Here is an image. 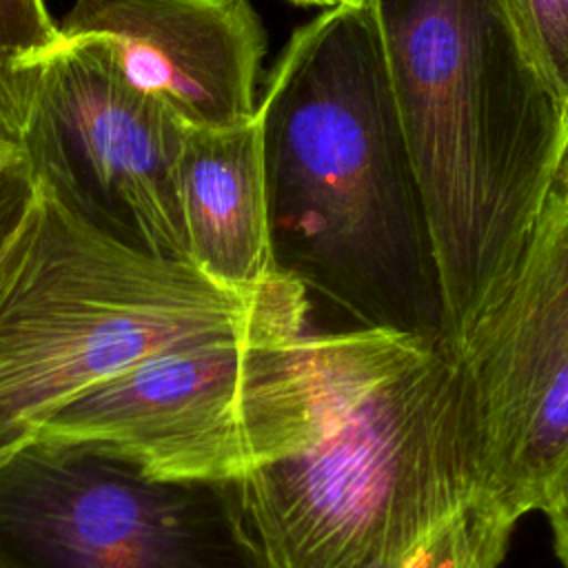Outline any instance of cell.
Wrapping results in <instances>:
<instances>
[{
  "mask_svg": "<svg viewBox=\"0 0 568 568\" xmlns=\"http://www.w3.org/2000/svg\"><path fill=\"white\" fill-rule=\"evenodd\" d=\"M186 129L126 82L102 42L62 38L38 60L20 153L36 182L95 233L189 262L178 191Z\"/></svg>",
  "mask_w": 568,
  "mask_h": 568,
  "instance_id": "7",
  "label": "cell"
},
{
  "mask_svg": "<svg viewBox=\"0 0 568 568\" xmlns=\"http://www.w3.org/2000/svg\"><path fill=\"white\" fill-rule=\"evenodd\" d=\"M20 158H22L20 149H18L13 142H7V140L0 138V171H2L4 166L13 164V162L20 160Z\"/></svg>",
  "mask_w": 568,
  "mask_h": 568,
  "instance_id": "19",
  "label": "cell"
},
{
  "mask_svg": "<svg viewBox=\"0 0 568 568\" xmlns=\"http://www.w3.org/2000/svg\"><path fill=\"white\" fill-rule=\"evenodd\" d=\"M544 513L548 515L552 528L557 559L561 561L564 568H568V462L555 481V488Z\"/></svg>",
  "mask_w": 568,
  "mask_h": 568,
  "instance_id": "16",
  "label": "cell"
},
{
  "mask_svg": "<svg viewBox=\"0 0 568 568\" xmlns=\"http://www.w3.org/2000/svg\"><path fill=\"white\" fill-rule=\"evenodd\" d=\"M450 351L477 419L481 504L515 526L546 508L568 462V197L555 186Z\"/></svg>",
  "mask_w": 568,
  "mask_h": 568,
  "instance_id": "8",
  "label": "cell"
},
{
  "mask_svg": "<svg viewBox=\"0 0 568 568\" xmlns=\"http://www.w3.org/2000/svg\"><path fill=\"white\" fill-rule=\"evenodd\" d=\"M315 435L235 481L264 568H371L481 501L473 402L446 342L311 331Z\"/></svg>",
  "mask_w": 568,
  "mask_h": 568,
  "instance_id": "2",
  "label": "cell"
},
{
  "mask_svg": "<svg viewBox=\"0 0 568 568\" xmlns=\"http://www.w3.org/2000/svg\"><path fill=\"white\" fill-rule=\"evenodd\" d=\"M38 197V182L24 158L0 171V257L24 229Z\"/></svg>",
  "mask_w": 568,
  "mask_h": 568,
  "instance_id": "15",
  "label": "cell"
},
{
  "mask_svg": "<svg viewBox=\"0 0 568 568\" xmlns=\"http://www.w3.org/2000/svg\"><path fill=\"white\" fill-rule=\"evenodd\" d=\"M513 524L477 501L404 555L371 568H499Z\"/></svg>",
  "mask_w": 568,
  "mask_h": 568,
  "instance_id": "11",
  "label": "cell"
},
{
  "mask_svg": "<svg viewBox=\"0 0 568 568\" xmlns=\"http://www.w3.org/2000/svg\"><path fill=\"white\" fill-rule=\"evenodd\" d=\"M559 193H564L568 197V146L561 155V162L557 166V173H555V184H552Z\"/></svg>",
  "mask_w": 568,
  "mask_h": 568,
  "instance_id": "18",
  "label": "cell"
},
{
  "mask_svg": "<svg viewBox=\"0 0 568 568\" xmlns=\"http://www.w3.org/2000/svg\"><path fill=\"white\" fill-rule=\"evenodd\" d=\"M291 2L302 4V7H317V9L322 11V9L335 7V4H339V2H344V0H291Z\"/></svg>",
  "mask_w": 568,
  "mask_h": 568,
  "instance_id": "20",
  "label": "cell"
},
{
  "mask_svg": "<svg viewBox=\"0 0 568 568\" xmlns=\"http://www.w3.org/2000/svg\"><path fill=\"white\" fill-rule=\"evenodd\" d=\"M515 31L568 113V0H504Z\"/></svg>",
  "mask_w": 568,
  "mask_h": 568,
  "instance_id": "12",
  "label": "cell"
},
{
  "mask_svg": "<svg viewBox=\"0 0 568 568\" xmlns=\"http://www.w3.org/2000/svg\"><path fill=\"white\" fill-rule=\"evenodd\" d=\"M435 242L446 344L519 260L568 146V113L504 0H364Z\"/></svg>",
  "mask_w": 568,
  "mask_h": 568,
  "instance_id": "3",
  "label": "cell"
},
{
  "mask_svg": "<svg viewBox=\"0 0 568 568\" xmlns=\"http://www.w3.org/2000/svg\"><path fill=\"white\" fill-rule=\"evenodd\" d=\"M255 115L275 271L362 328L446 342L428 211L364 0L288 38Z\"/></svg>",
  "mask_w": 568,
  "mask_h": 568,
  "instance_id": "1",
  "label": "cell"
},
{
  "mask_svg": "<svg viewBox=\"0 0 568 568\" xmlns=\"http://www.w3.org/2000/svg\"><path fill=\"white\" fill-rule=\"evenodd\" d=\"M0 568H264L235 481L171 479L93 439L0 455Z\"/></svg>",
  "mask_w": 568,
  "mask_h": 568,
  "instance_id": "6",
  "label": "cell"
},
{
  "mask_svg": "<svg viewBox=\"0 0 568 568\" xmlns=\"http://www.w3.org/2000/svg\"><path fill=\"white\" fill-rule=\"evenodd\" d=\"M38 80V60L0 49V138L20 149L31 98Z\"/></svg>",
  "mask_w": 568,
  "mask_h": 568,
  "instance_id": "14",
  "label": "cell"
},
{
  "mask_svg": "<svg viewBox=\"0 0 568 568\" xmlns=\"http://www.w3.org/2000/svg\"><path fill=\"white\" fill-rule=\"evenodd\" d=\"M62 40L44 0H0V49L40 60Z\"/></svg>",
  "mask_w": 568,
  "mask_h": 568,
  "instance_id": "13",
  "label": "cell"
},
{
  "mask_svg": "<svg viewBox=\"0 0 568 568\" xmlns=\"http://www.w3.org/2000/svg\"><path fill=\"white\" fill-rule=\"evenodd\" d=\"M27 222H29V220H27ZM24 229H27V224H24ZM24 229L20 231V235L16 237V242L9 246V251L0 257V288H2L4 280L9 277L11 268H13V262H16V257H18V251H20V242H22V233H24Z\"/></svg>",
  "mask_w": 568,
  "mask_h": 568,
  "instance_id": "17",
  "label": "cell"
},
{
  "mask_svg": "<svg viewBox=\"0 0 568 568\" xmlns=\"http://www.w3.org/2000/svg\"><path fill=\"white\" fill-rule=\"evenodd\" d=\"M308 293L277 275L240 293L82 224L38 184L0 288V455L67 402L153 355L308 326Z\"/></svg>",
  "mask_w": 568,
  "mask_h": 568,
  "instance_id": "4",
  "label": "cell"
},
{
  "mask_svg": "<svg viewBox=\"0 0 568 568\" xmlns=\"http://www.w3.org/2000/svg\"><path fill=\"white\" fill-rule=\"evenodd\" d=\"M311 328L153 355L60 406L36 433L111 444L171 479L237 481L315 435Z\"/></svg>",
  "mask_w": 568,
  "mask_h": 568,
  "instance_id": "5",
  "label": "cell"
},
{
  "mask_svg": "<svg viewBox=\"0 0 568 568\" xmlns=\"http://www.w3.org/2000/svg\"><path fill=\"white\" fill-rule=\"evenodd\" d=\"M178 191L189 262L200 273L240 293L280 275L271 257L257 115L229 129H186Z\"/></svg>",
  "mask_w": 568,
  "mask_h": 568,
  "instance_id": "10",
  "label": "cell"
},
{
  "mask_svg": "<svg viewBox=\"0 0 568 568\" xmlns=\"http://www.w3.org/2000/svg\"><path fill=\"white\" fill-rule=\"evenodd\" d=\"M58 31L102 42L126 82L189 129L257 111L266 31L251 0H75Z\"/></svg>",
  "mask_w": 568,
  "mask_h": 568,
  "instance_id": "9",
  "label": "cell"
}]
</instances>
